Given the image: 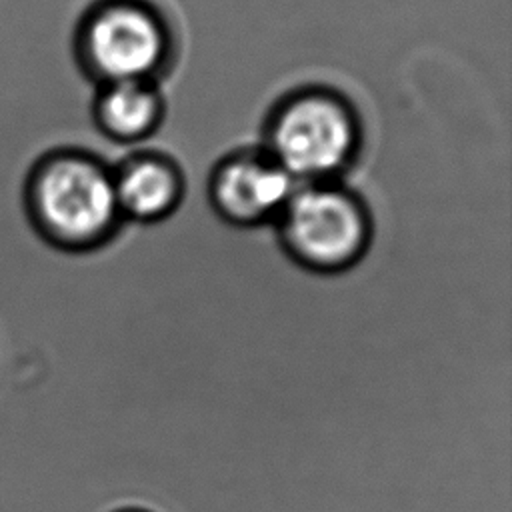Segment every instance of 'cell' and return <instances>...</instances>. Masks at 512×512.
Returning <instances> with one entry per match:
<instances>
[{"mask_svg":"<svg viewBox=\"0 0 512 512\" xmlns=\"http://www.w3.org/2000/svg\"><path fill=\"white\" fill-rule=\"evenodd\" d=\"M166 114L158 82H110L96 86L92 120L100 134L118 144H140L162 124Z\"/></svg>","mask_w":512,"mask_h":512,"instance_id":"52a82bcc","label":"cell"},{"mask_svg":"<svg viewBox=\"0 0 512 512\" xmlns=\"http://www.w3.org/2000/svg\"><path fill=\"white\" fill-rule=\"evenodd\" d=\"M122 220L156 224L182 204L186 182L180 166L158 152H134L112 166Z\"/></svg>","mask_w":512,"mask_h":512,"instance_id":"8992f818","label":"cell"},{"mask_svg":"<svg viewBox=\"0 0 512 512\" xmlns=\"http://www.w3.org/2000/svg\"><path fill=\"white\" fill-rule=\"evenodd\" d=\"M74 56L96 86L158 82L174 58V34L146 0H96L76 24Z\"/></svg>","mask_w":512,"mask_h":512,"instance_id":"3957f363","label":"cell"},{"mask_svg":"<svg viewBox=\"0 0 512 512\" xmlns=\"http://www.w3.org/2000/svg\"><path fill=\"white\" fill-rule=\"evenodd\" d=\"M362 122L332 88L302 86L280 98L264 122L262 150L296 182H336L356 162Z\"/></svg>","mask_w":512,"mask_h":512,"instance_id":"7a4b0ae2","label":"cell"},{"mask_svg":"<svg viewBox=\"0 0 512 512\" xmlns=\"http://www.w3.org/2000/svg\"><path fill=\"white\" fill-rule=\"evenodd\" d=\"M112 512H152V510L142 508V506H122V508H116Z\"/></svg>","mask_w":512,"mask_h":512,"instance_id":"ba28073f","label":"cell"},{"mask_svg":"<svg viewBox=\"0 0 512 512\" xmlns=\"http://www.w3.org/2000/svg\"><path fill=\"white\" fill-rule=\"evenodd\" d=\"M298 184L262 150H236L210 172L208 202L230 226L274 224Z\"/></svg>","mask_w":512,"mask_h":512,"instance_id":"5b68a950","label":"cell"},{"mask_svg":"<svg viewBox=\"0 0 512 512\" xmlns=\"http://www.w3.org/2000/svg\"><path fill=\"white\" fill-rule=\"evenodd\" d=\"M22 206L34 234L64 254L94 252L124 224L112 166L78 148H56L34 160L24 178Z\"/></svg>","mask_w":512,"mask_h":512,"instance_id":"6da1fadb","label":"cell"},{"mask_svg":"<svg viewBox=\"0 0 512 512\" xmlns=\"http://www.w3.org/2000/svg\"><path fill=\"white\" fill-rule=\"evenodd\" d=\"M274 226L286 256L314 274L350 270L374 234L366 202L340 180L298 184Z\"/></svg>","mask_w":512,"mask_h":512,"instance_id":"277c9868","label":"cell"}]
</instances>
